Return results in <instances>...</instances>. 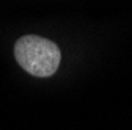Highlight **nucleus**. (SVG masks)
Segmentation results:
<instances>
[{
    "instance_id": "f257e3e1",
    "label": "nucleus",
    "mask_w": 132,
    "mask_h": 130,
    "mask_svg": "<svg viewBox=\"0 0 132 130\" xmlns=\"http://www.w3.org/2000/svg\"><path fill=\"white\" fill-rule=\"evenodd\" d=\"M14 57L24 71L35 77L54 75L61 61L58 45L36 35H27L16 41Z\"/></svg>"
}]
</instances>
